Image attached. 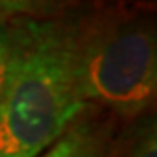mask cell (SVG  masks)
Wrapping results in <instances>:
<instances>
[{"instance_id":"cell-1","label":"cell","mask_w":157,"mask_h":157,"mask_svg":"<svg viewBox=\"0 0 157 157\" xmlns=\"http://www.w3.org/2000/svg\"><path fill=\"white\" fill-rule=\"evenodd\" d=\"M83 108L70 25L19 21L13 74L0 98V157H38Z\"/></svg>"},{"instance_id":"cell-2","label":"cell","mask_w":157,"mask_h":157,"mask_svg":"<svg viewBox=\"0 0 157 157\" xmlns=\"http://www.w3.org/2000/svg\"><path fill=\"white\" fill-rule=\"evenodd\" d=\"M78 87L85 106L132 121L157 95V40L148 13L104 12L70 23Z\"/></svg>"},{"instance_id":"cell-6","label":"cell","mask_w":157,"mask_h":157,"mask_svg":"<svg viewBox=\"0 0 157 157\" xmlns=\"http://www.w3.org/2000/svg\"><path fill=\"white\" fill-rule=\"evenodd\" d=\"M59 0H0V13L4 15H36L46 13Z\"/></svg>"},{"instance_id":"cell-3","label":"cell","mask_w":157,"mask_h":157,"mask_svg":"<svg viewBox=\"0 0 157 157\" xmlns=\"http://www.w3.org/2000/svg\"><path fill=\"white\" fill-rule=\"evenodd\" d=\"M116 138L114 121L85 106L70 127L38 157H108Z\"/></svg>"},{"instance_id":"cell-5","label":"cell","mask_w":157,"mask_h":157,"mask_svg":"<svg viewBox=\"0 0 157 157\" xmlns=\"http://www.w3.org/2000/svg\"><path fill=\"white\" fill-rule=\"evenodd\" d=\"M19 49V23L0 19V98L4 97L13 74V64Z\"/></svg>"},{"instance_id":"cell-4","label":"cell","mask_w":157,"mask_h":157,"mask_svg":"<svg viewBox=\"0 0 157 157\" xmlns=\"http://www.w3.org/2000/svg\"><path fill=\"white\" fill-rule=\"evenodd\" d=\"M108 157H157L155 117L146 114L129 121L121 132H116Z\"/></svg>"}]
</instances>
